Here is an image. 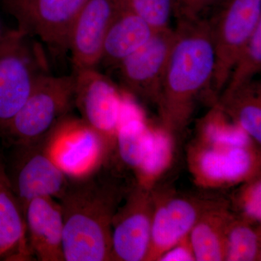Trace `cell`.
Segmentation results:
<instances>
[{
    "label": "cell",
    "instance_id": "9c48e42d",
    "mask_svg": "<svg viewBox=\"0 0 261 261\" xmlns=\"http://www.w3.org/2000/svg\"><path fill=\"white\" fill-rule=\"evenodd\" d=\"M88 0H21L6 10L18 29L37 37L53 50H68L70 29Z\"/></svg>",
    "mask_w": 261,
    "mask_h": 261
},
{
    "label": "cell",
    "instance_id": "cb8c5ba5",
    "mask_svg": "<svg viewBox=\"0 0 261 261\" xmlns=\"http://www.w3.org/2000/svg\"><path fill=\"white\" fill-rule=\"evenodd\" d=\"M206 145L223 147H248L252 140L236 123L228 124L220 119L218 113L211 116L202 130Z\"/></svg>",
    "mask_w": 261,
    "mask_h": 261
},
{
    "label": "cell",
    "instance_id": "7c38bea8",
    "mask_svg": "<svg viewBox=\"0 0 261 261\" xmlns=\"http://www.w3.org/2000/svg\"><path fill=\"white\" fill-rule=\"evenodd\" d=\"M107 145L82 120L67 117L55 127L50 152L68 177H79L99 168Z\"/></svg>",
    "mask_w": 261,
    "mask_h": 261
},
{
    "label": "cell",
    "instance_id": "4316f807",
    "mask_svg": "<svg viewBox=\"0 0 261 261\" xmlns=\"http://www.w3.org/2000/svg\"><path fill=\"white\" fill-rule=\"evenodd\" d=\"M216 0H173L174 11L181 19L193 20L200 18V14Z\"/></svg>",
    "mask_w": 261,
    "mask_h": 261
},
{
    "label": "cell",
    "instance_id": "ffe728a7",
    "mask_svg": "<svg viewBox=\"0 0 261 261\" xmlns=\"http://www.w3.org/2000/svg\"><path fill=\"white\" fill-rule=\"evenodd\" d=\"M223 109L251 140L261 142L260 89L252 84L222 98Z\"/></svg>",
    "mask_w": 261,
    "mask_h": 261
},
{
    "label": "cell",
    "instance_id": "603a6c76",
    "mask_svg": "<svg viewBox=\"0 0 261 261\" xmlns=\"http://www.w3.org/2000/svg\"><path fill=\"white\" fill-rule=\"evenodd\" d=\"M172 141L166 130H154L152 145L143 162L137 170L141 178L140 185L147 187L149 181L157 178L166 170L172 156Z\"/></svg>",
    "mask_w": 261,
    "mask_h": 261
},
{
    "label": "cell",
    "instance_id": "83f0119b",
    "mask_svg": "<svg viewBox=\"0 0 261 261\" xmlns=\"http://www.w3.org/2000/svg\"><path fill=\"white\" fill-rule=\"evenodd\" d=\"M161 261H193L195 260L192 252L188 236L171 247L160 257Z\"/></svg>",
    "mask_w": 261,
    "mask_h": 261
},
{
    "label": "cell",
    "instance_id": "f1b7e54d",
    "mask_svg": "<svg viewBox=\"0 0 261 261\" xmlns=\"http://www.w3.org/2000/svg\"><path fill=\"white\" fill-rule=\"evenodd\" d=\"M20 1H21V0H3V4H4L5 8V7H8L9 6V5L15 4V3H18V2Z\"/></svg>",
    "mask_w": 261,
    "mask_h": 261
},
{
    "label": "cell",
    "instance_id": "52a82bcc",
    "mask_svg": "<svg viewBox=\"0 0 261 261\" xmlns=\"http://www.w3.org/2000/svg\"><path fill=\"white\" fill-rule=\"evenodd\" d=\"M75 107L81 120L108 146L115 144L123 96L97 68L73 72Z\"/></svg>",
    "mask_w": 261,
    "mask_h": 261
},
{
    "label": "cell",
    "instance_id": "277c9868",
    "mask_svg": "<svg viewBox=\"0 0 261 261\" xmlns=\"http://www.w3.org/2000/svg\"><path fill=\"white\" fill-rule=\"evenodd\" d=\"M53 129L37 140L10 145L9 154L5 156L8 178L23 214L34 199H58L68 184L69 177L51 154Z\"/></svg>",
    "mask_w": 261,
    "mask_h": 261
},
{
    "label": "cell",
    "instance_id": "7a4b0ae2",
    "mask_svg": "<svg viewBox=\"0 0 261 261\" xmlns=\"http://www.w3.org/2000/svg\"><path fill=\"white\" fill-rule=\"evenodd\" d=\"M176 31L157 100L168 133L186 124L197 95L211 84L215 65L209 21L181 19Z\"/></svg>",
    "mask_w": 261,
    "mask_h": 261
},
{
    "label": "cell",
    "instance_id": "8992f818",
    "mask_svg": "<svg viewBox=\"0 0 261 261\" xmlns=\"http://www.w3.org/2000/svg\"><path fill=\"white\" fill-rule=\"evenodd\" d=\"M210 23L215 65L213 88L225 87L237 58L261 25V0H227Z\"/></svg>",
    "mask_w": 261,
    "mask_h": 261
},
{
    "label": "cell",
    "instance_id": "4fadbf2b",
    "mask_svg": "<svg viewBox=\"0 0 261 261\" xmlns=\"http://www.w3.org/2000/svg\"><path fill=\"white\" fill-rule=\"evenodd\" d=\"M219 206L187 197H171L154 204L147 260H159L165 252L188 236L203 215Z\"/></svg>",
    "mask_w": 261,
    "mask_h": 261
},
{
    "label": "cell",
    "instance_id": "484cf974",
    "mask_svg": "<svg viewBox=\"0 0 261 261\" xmlns=\"http://www.w3.org/2000/svg\"><path fill=\"white\" fill-rule=\"evenodd\" d=\"M242 212L247 221L260 222L261 219V184L255 180L247 185L240 197Z\"/></svg>",
    "mask_w": 261,
    "mask_h": 261
},
{
    "label": "cell",
    "instance_id": "44dd1931",
    "mask_svg": "<svg viewBox=\"0 0 261 261\" xmlns=\"http://www.w3.org/2000/svg\"><path fill=\"white\" fill-rule=\"evenodd\" d=\"M260 236L246 221L231 218L226 234V256L228 261H254L260 258Z\"/></svg>",
    "mask_w": 261,
    "mask_h": 261
},
{
    "label": "cell",
    "instance_id": "8fae6325",
    "mask_svg": "<svg viewBox=\"0 0 261 261\" xmlns=\"http://www.w3.org/2000/svg\"><path fill=\"white\" fill-rule=\"evenodd\" d=\"M124 0H88L75 18L68 39L73 72L97 68L108 29Z\"/></svg>",
    "mask_w": 261,
    "mask_h": 261
},
{
    "label": "cell",
    "instance_id": "ba28073f",
    "mask_svg": "<svg viewBox=\"0 0 261 261\" xmlns=\"http://www.w3.org/2000/svg\"><path fill=\"white\" fill-rule=\"evenodd\" d=\"M112 223V260H147L154 202L148 188L139 185L126 192Z\"/></svg>",
    "mask_w": 261,
    "mask_h": 261
},
{
    "label": "cell",
    "instance_id": "30bf717a",
    "mask_svg": "<svg viewBox=\"0 0 261 261\" xmlns=\"http://www.w3.org/2000/svg\"><path fill=\"white\" fill-rule=\"evenodd\" d=\"M177 37L170 27L156 31L152 37L116 67L128 92L157 102L163 75Z\"/></svg>",
    "mask_w": 261,
    "mask_h": 261
},
{
    "label": "cell",
    "instance_id": "5b68a950",
    "mask_svg": "<svg viewBox=\"0 0 261 261\" xmlns=\"http://www.w3.org/2000/svg\"><path fill=\"white\" fill-rule=\"evenodd\" d=\"M31 37L18 28L0 37V128L18 112L38 80L47 73Z\"/></svg>",
    "mask_w": 261,
    "mask_h": 261
},
{
    "label": "cell",
    "instance_id": "5bb4252c",
    "mask_svg": "<svg viewBox=\"0 0 261 261\" xmlns=\"http://www.w3.org/2000/svg\"><path fill=\"white\" fill-rule=\"evenodd\" d=\"M27 240L33 257L39 261H65L63 219L57 199L38 197L24 211Z\"/></svg>",
    "mask_w": 261,
    "mask_h": 261
},
{
    "label": "cell",
    "instance_id": "7402d4cb",
    "mask_svg": "<svg viewBox=\"0 0 261 261\" xmlns=\"http://www.w3.org/2000/svg\"><path fill=\"white\" fill-rule=\"evenodd\" d=\"M261 68V25L239 55L230 73L223 97H226L251 83Z\"/></svg>",
    "mask_w": 261,
    "mask_h": 261
},
{
    "label": "cell",
    "instance_id": "d6986e66",
    "mask_svg": "<svg viewBox=\"0 0 261 261\" xmlns=\"http://www.w3.org/2000/svg\"><path fill=\"white\" fill-rule=\"evenodd\" d=\"M231 217L224 207H215L202 216L188 235L195 260H225L226 234Z\"/></svg>",
    "mask_w": 261,
    "mask_h": 261
},
{
    "label": "cell",
    "instance_id": "3957f363",
    "mask_svg": "<svg viewBox=\"0 0 261 261\" xmlns=\"http://www.w3.org/2000/svg\"><path fill=\"white\" fill-rule=\"evenodd\" d=\"M75 107V76L45 73L38 80L18 112L0 128L10 145L47 135Z\"/></svg>",
    "mask_w": 261,
    "mask_h": 261
},
{
    "label": "cell",
    "instance_id": "e0dca14e",
    "mask_svg": "<svg viewBox=\"0 0 261 261\" xmlns=\"http://www.w3.org/2000/svg\"><path fill=\"white\" fill-rule=\"evenodd\" d=\"M155 32L125 3L108 29L100 63L118 66L125 58L145 44Z\"/></svg>",
    "mask_w": 261,
    "mask_h": 261
},
{
    "label": "cell",
    "instance_id": "ac0fdd59",
    "mask_svg": "<svg viewBox=\"0 0 261 261\" xmlns=\"http://www.w3.org/2000/svg\"><path fill=\"white\" fill-rule=\"evenodd\" d=\"M153 137L154 130L146 124L140 110L130 99L123 97L115 140L123 163L138 169L152 145Z\"/></svg>",
    "mask_w": 261,
    "mask_h": 261
},
{
    "label": "cell",
    "instance_id": "9a60e30c",
    "mask_svg": "<svg viewBox=\"0 0 261 261\" xmlns=\"http://www.w3.org/2000/svg\"><path fill=\"white\" fill-rule=\"evenodd\" d=\"M196 176L205 185L236 183L250 177L257 164L251 147L206 145L196 156Z\"/></svg>",
    "mask_w": 261,
    "mask_h": 261
},
{
    "label": "cell",
    "instance_id": "2e32d148",
    "mask_svg": "<svg viewBox=\"0 0 261 261\" xmlns=\"http://www.w3.org/2000/svg\"><path fill=\"white\" fill-rule=\"evenodd\" d=\"M0 258L27 261L34 258L27 240L24 214L19 205L0 152Z\"/></svg>",
    "mask_w": 261,
    "mask_h": 261
},
{
    "label": "cell",
    "instance_id": "6da1fadb",
    "mask_svg": "<svg viewBox=\"0 0 261 261\" xmlns=\"http://www.w3.org/2000/svg\"><path fill=\"white\" fill-rule=\"evenodd\" d=\"M118 178L100 168L69 177L57 200L63 219L65 261L112 260V223L126 194Z\"/></svg>",
    "mask_w": 261,
    "mask_h": 261
},
{
    "label": "cell",
    "instance_id": "d4e9b609",
    "mask_svg": "<svg viewBox=\"0 0 261 261\" xmlns=\"http://www.w3.org/2000/svg\"><path fill=\"white\" fill-rule=\"evenodd\" d=\"M126 6L159 31L169 27L174 12L173 0H124Z\"/></svg>",
    "mask_w": 261,
    "mask_h": 261
}]
</instances>
